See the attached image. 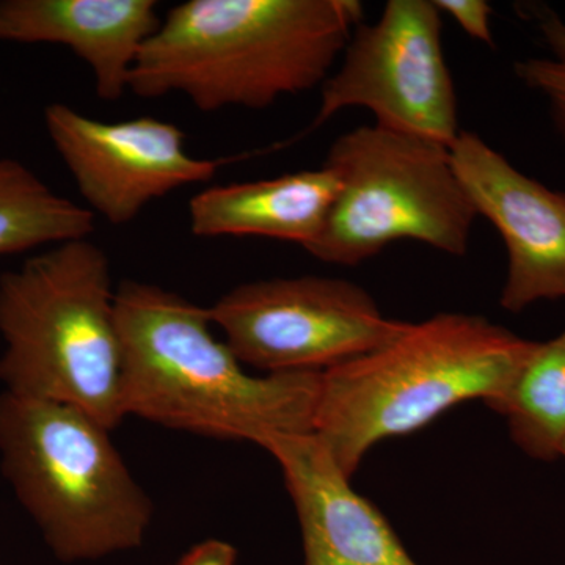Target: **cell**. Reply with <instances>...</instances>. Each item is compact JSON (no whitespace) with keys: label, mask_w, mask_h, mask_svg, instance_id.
Returning a JSON list of instances; mask_svg holds the SVG:
<instances>
[{"label":"cell","mask_w":565,"mask_h":565,"mask_svg":"<svg viewBox=\"0 0 565 565\" xmlns=\"http://www.w3.org/2000/svg\"><path fill=\"white\" fill-rule=\"evenodd\" d=\"M126 418L263 446L313 433L322 373L253 374L212 332L210 308L151 282L117 286Z\"/></svg>","instance_id":"cell-1"},{"label":"cell","mask_w":565,"mask_h":565,"mask_svg":"<svg viewBox=\"0 0 565 565\" xmlns=\"http://www.w3.org/2000/svg\"><path fill=\"white\" fill-rule=\"evenodd\" d=\"M363 18L359 0H189L145 44L129 92L178 93L202 111L267 109L322 87Z\"/></svg>","instance_id":"cell-2"},{"label":"cell","mask_w":565,"mask_h":565,"mask_svg":"<svg viewBox=\"0 0 565 565\" xmlns=\"http://www.w3.org/2000/svg\"><path fill=\"white\" fill-rule=\"evenodd\" d=\"M534 341L482 318L438 313L321 374L313 433L352 479L364 456L467 401L500 399Z\"/></svg>","instance_id":"cell-3"},{"label":"cell","mask_w":565,"mask_h":565,"mask_svg":"<svg viewBox=\"0 0 565 565\" xmlns=\"http://www.w3.org/2000/svg\"><path fill=\"white\" fill-rule=\"evenodd\" d=\"M0 382L114 430L122 411L117 286L90 239L54 245L0 275Z\"/></svg>","instance_id":"cell-4"},{"label":"cell","mask_w":565,"mask_h":565,"mask_svg":"<svg viewBox=\"0 0 565 565\" xmlns=\"http://www.w3.org/2000/svg\"><path fill=\"white\" fill-rule=\"evenodd\" d=\"M95 418L0 392V467L54 556L65 564L139 548L152 503Z\"/></svg>","instance_id":"cell-5"},{"label":"cell","mask_w":565,"mask_h":565,"mask_svg":"<svg viewBox=\"0 0 565 565\" xmlns=\"http://www.w3.org/2000/svg\"><path fill=\"white\" fill-rule=\"evenodd\" d=\"M323 167L340 188L321 234L307 248L319 262L359 266L399 241L467 255L478 214L448 148L359 126L333 141Z\"/></svg>","instance_id":"cell-6"},{"label":"cell","mask_w":565,"mask_h":565,"mask_svg":"<svg viewBox=\"0 0 565 565\" xmlns=\"http://www.w3.org/2000/svg\"><path fill=\"white\" fill-rule=\"evenodd\" d=\"M207 308L234 355L262 374L323 373L407 327L362 286L316 275L244 282Z\"/></svg>","instance_id":"cell-7"},{"label":"cell","mask_w":565,"mask_h":565,"mask_svg":"<svg viewBox=\"0 0 565 565\" xmlns=\"http://www.w3.org/2000/svg\"><path fill=\"white\" fill-rule=\"evenodd\" d=\"M356 107L370 110L381 128L451 150L462 131L444 50V14L434 0H388L377 21L356 25L340 65L322 84L307 132Z\"/></svg>","instance_id":"cell-8"},{"label":"cell","mask_w":565,"mask_h":565,"mask_svg":"<svg viewBox=\"0 0 565 565\" xmlns=\"http://www.w3.org/2000/svg\"><path fill=\"white\" fill-rule=\"evenodd\" d=\"M44 126L88 211L111 225L131 223L177 189L214 180L233 161L189 154L184 132L154 117L109 122L54 103Z\"/></svg>","instance_id":"cell-9"},{"label":"cell","mask_w":565,"mask_h":565,"mask_svg":"<svg viewBox=\"0 0 565 565\" xmlns=\"http://www.w3.org/2000/svg\"><path fill=\"white\" fill-rule=\"evenodd\" d=\"M449 156L476 214L503 241L501 307L522 313L539 300L565 299V192L520 172L476 132H460Z\"/></svg>","instance_id":"cell-10"},{"label":"cell","mask_w":565,"mask_h":565,"mask_svg":"<svg viewBox=\"0 0 565 565\" xmlns=\"http://www.w3.org/2000/svg\"><path fill=\"white\" fill-rule=\"evenodd\" d=\"M262 448L280 465L291 494L303 565H418L315 434L278 435Z\"/></svg>","instance_id":"cell-11"},{"label":"cell","mask_w":565,"mask_h":565,"mask_svg":"<svg viewBox=\"0 0 565 565\" xmlns=\"http://www.w3.org/2000/svg\"><path fill=\"white\" fill-rule=\"evenodd\" d=\"M154 0H0V41L58 44L92 70L104 102L120 99L161 25Z\"/></svg>","instance_id":"cell-12"},{"label":"cell","mask_w":565,"mask_h":565,"mask_svg":"<svg viewBox=\"0 0 565 565\" xmlns=\"http://www.w3.org/2000/svg\"><path fill=\"white\" fill-rule=\"evenodd\" d=\"M338 188L337 177L323 166L270 180L211 185L189 203L191 232L199 237H269L307 250L326 225Z\"/></svg>","instance_id":"cell-13"},{"label":"cell","mask_w":565,"mask_h":565,"mask_svg":"<svg viewBox=\"0 0 565 565\" xmlns=\"http://www.w3.org/2000/svg\"><path fill=\"white\" fill-rule=\"evenodd\" d=\"M95 218L88 207L52 191L24 163L0 158V256L88 239Z\"/></svg>","instance_id":"cell-14"},{"label":"cell","mask_w":565,"mask_h":565,"mask_svg":"<svg viewBox=\"0 0 565 565\" xmlns=\"http://www.w3.org/2000/svg\"><path fill=\"white\" fill-rule=\"evenodd\" d=\"M487 407L508 419L512 440L527 456L557 459L565 440V330L535 343L508 392Z\"/></svg>","instance_id":"cell-15"},{"label":"cell","mask_w":565,"mask_h":565,"mask_svg":"<svg viewBox=\"0 0 565 565\" xmlns=\"http://www.w3.org/2000/svg\"><path fill=\"white\" fill-rule=\"evenodd\" d=\"M519 11L533 22L546 54L515 62V76L545 99L553 125L565 140V20L542 2L519 3Z\"/></svg>","instance_id":"cell-16"},{"label":"cell","mask_w":565,"mask_h":565,"mask_svg":"<svg viewBox=\"0 0 565 565\" xmlns=\"http://www.w3.org/2000/svg\"><path fill=\"white\" fill-rule=\"evenodd\" d=\"M441 14L451 18L471 39L493 46L492 6L486 0H434Z\"/></svg>","instance_id":"cell-17"},{"label":"cell","mask_w":565,"mask_h":565,"mask_svg":"<svg viewBox=\"0 0 565 565\" xmlns=\"http://www.w3.org/2000/svg\"><path fill=\"white\" fill-rule=\"evenodd\" d=\"M236 548L221 539H207L193 546L177 565H236Z\"/></svg>","instance_id":"cell-18"},{"label":"cell","mask_w":565,"mask_h":565,"mask_svg":"<svg viewBox=\"0 0 565 565\" xmlns=\"http://www.w3.org/2000/svg\"><path fill=\"white\" fill-rule=\"evenodd\" d=\"M559 457H564V459H565V440H564L563 446H561Z\"/></svg>","instance_id":"cell-19"}]
</instances>
